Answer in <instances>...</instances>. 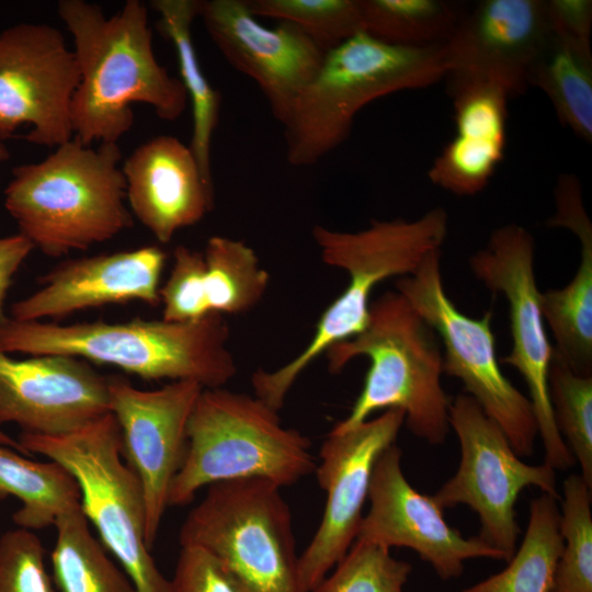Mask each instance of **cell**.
<instances>
[{
	"label": "cell",
	"instance_id": "cell-29",
	"mask_svg": "<svg viewBox=\"0 0 592 592\" xmlns=\"http://www.w3.org/2000/svg\"><path fill=\"white\" fill-rule=\"evenodd\" d=\"M360 9L363 32L408 47L444 45L462 14L443 0H360Z\"/></svg>",
	"mask_w": 592,
	"mask_h": 592
},
{
	"label": "cell",
	"instance_id": "cell-1",
	"mask_svg": "<svg viewBox=\"0 0 592 592\" xmlns=\"http://www.w3.org/2000/svg\"><path fill=\"white\" fill-rule=\"evenodd\" d=\"M57 13L73 42L80 80L71 125L83 145L117 144L134 125L133 103L149 105L163 121L182 115L186 92L156 58L144 2L128 0L106 16L96 3L60 0Z\"/></svg>",
	"mask_w": 592,
	"mask_h": 592
},
{
	"label": "cell",
	"instance_id": "cell-24",
	"mask_svg": "<svg viewBox=\"0 0 592 592\" xmlns=\"http://www.w3.org/2000/svg\"><path fill=\"white\" fill-rule=\"evenodd\" d=\"M10 496L21 502L13 522L30 531L55 525L59 516L81 508L79 486L64 466L34 462L0 445V500Z\"/></svg>",
	"mask_w": 592,
	"mask_h": 592
},
{
	"label": "cell",
	"instance_id": "cell-12",
	"mask_svg": "<svg viewBox=\"0 0 592 592\" xmlns=\"http://www.w3.org/2000/svg\"><path fill=\"white\" fill-rule=\"evenodd\" d=\"M534 257L533 236L521 225L506 224L491 232L487 244L469 259V264L487 288L502 294L508 301L513 343L502 362L514 367L527 385L545 451L544 463L555 470H566L576 459L557 430L549 400L553 345L544 327Z\"/></svg>",
	"mask_w": 592,
	"mask_h": 592
},
{
	"label": "cell",
	"instance_id": "cell-26",
	"mask_svg": "<svg viewBox=\"0 0 592 592\" xmlns=\"http://www.w3.org/2000/svg\"><path fill=\"white\" fill-rule=\"evenodd\" d=\"M54 526L50 563L57 592H138L92 535L81 508L59 516Z\"/></svg>",
	"mask_w": 592,
	"mask_h": 592
},
{
	"label": "cell",
	"instance_id": "cell-13",
	"mask_svg": "<svg viewBox=\"0 0 592 592\" xmlns=\"http://www.w3.org/2000/svg\"><path fill=\"white\" fill-rule=\"evenodd\" d=\"M80 80L61 32L20 22L0 32V139L21 137L56 148L73 137L71 102Z\"/></svg>",
	"mask_w": 592,
	"mask_h": 592
},
{
	"label": "cell",
	"instance_id": "cell-8",
	"mask_svg": "<svg viewBox=\"0 0 592 592\" xmlns=\"http://www.w3.org/2000/svg\"><path fill=\"white\" fill-rule=\"evenodd\" d=\"M18 442L29 455H44L72 475L82 514L138 592H169V579L146 545L143 488L125 462L112 412L62 435L21 432Z\"/></svg>",
	"mask_w": 592,
	"mask_h": 592
},
{
	"label": "cell",
	"instance_id": "cell-39",
	"mask_svg": "<svg viewBox=\"0 0 592 592\" xmlns=\"http://www.w3.org/2000/svg\"><path fill=\"white\" fill-rule=\"evenodd\" d=\"M34 249L31 241L21 234L0 238V322L8 317L3 306L13 276Z\"/></svg>",
	"mask_w": 592,
	"mask_h": 592
},
{
	"label": "cell",
	"instance_id": "cell-19",
	"mask_svg": "<svg viewBox=\"0 0 592 592\" xmlns=\"http://www.w3.org/2000/svg\"><path fill=\"white\" fill-rule=\"evenodd\" d=\"M109 412V377L86 361L61 354L15 360L0 350V425L54 436Z\"/></svg>",
	"mask_w": 592,
	"mask_h": 592
},
{
	"label": "cell",
	"instance_id": "cell-30",
	"mask_svg": "<svg viewBox=\"0 0 592 592\" xmlns=\"http://www.w3.org/2000/svg\"><path fill=\"white\" fill-rule=\"evenodd\" d=\"M209 312L241 314L263 297L270 281L254 250L241 240L210 237L203 252Z\"/></svg>",
	"mask_w": 592,
	"mask_h": 592
},
{
	"label": "cell",
	"instance_id": "cell-28",
	"mask_svg": "<svg viewBox=\"0 0 592 592\" xmlns=\"http://www.w3.org/2000/svg\"><path fill=\"white\" fill-rule=\"evenodd\" d=\"M549 99L559 122L578 138L592 140V55L550 41L530 75Z\"/></svg>",
	"mask_w": 592,
	"mask_h": 592
},
{
	"label": "cell",
	"instance_id": "cell-3",
	"mask_svg": "<svg viewBox=\"0 0 592 592\" xmlns=\"http://www.w3.org/2000/svg\"><path fill=\"white\" fill-rule=\"evenodd\" d=\"M121 160L117 144L92 148L73 136L45 159L13 168L4 207L19 234L58 258L130 228Z\"/></svg>",
	"mask_w": 592,
	"mask_h": 592
},
{
	"label": "cell",
	"instance_id": "cell-38",
	"mask_svg": "<svg viewBox=\"0 0 592 592\" xmlns=\"http://www.w3.org/2000/svg\"><path fill=\"white\" fill-rule=\"evenodd\" d=\"M545 11L554 39L591 54L592 1L545 0Z\"/></svg>",
	"mask_w": 592,
	"mask_h": 592
},
{
	"label": "cell",
	"instance_id": "cell-2",
	"mask_svg": "<svg viewBox=\"0 0 592 592\" xmlns=\"http://www.w3.org/2000/svg\"><path fill=\"white\" fill-rule=\"evenodd\" d=\"M224 315L174 322L135 318L123 322H0V350L27 355L61 354L117 367L145 380H191L224 387L237 374Z\"/></svg>",
	"mask_w": 592,
	"mask_h": 592
},
{
	"label": "cell",
	"instance_id": "cell-9",
	"mask_svg": "<svg viewBox=\"0 0 592 592\" xmlns=\"http://www.w3.org/2000/svg\"><path fill=\"white\" fill-rule=\"evenodd\" d=\"M181 546L215 556L246 592H306L299 581L292 513L264 479L213 483L186 515Z\"/></svg>",
	"mask_w": 592,
	"mask_h": 592
},
{
	"label": "cell",
	"instance_id": "cell-11",
	"mask_svg": "<svg viewBox=\"0 0 592 592\" xmlns=\"http://www.w3.org/2000/svg\"><path fill=\"white\" fill-rule=\"evenodd\" d=\"M449 425L459 440L460 463L432 497L442 510L465 504L475 511L479 539L508 562L521 533L514 509L519 494L537 487L559 499L555 469L523 462L499 425L466 394L451 401Z\"/></svg>",
	"mask_w": 592,
	"mask_h": 592
},
{
	"label": "cell",
	"instance_id": "cell-35",
	"mask_svg": "<svg viewBox=\"0 0 592 592\" xmlns=\"http://www.w3.org/2000/svg\"><path fill=\"white\" fill-rule=\"evenodd\" d=\"M45 548L32 531L0 536V592H57L45 565Z\"/></svg>",
	"mask_w": 592,
	"mask_h": 592
},
{
	"label": "cell",
	"instance_id": "cell-15",
	"mask_svg": "<svg viewBox=\"0 0 592 592\" xmlns=\"http://www.w3.org/2000/svg\"><path fill=\"white\" fill-rule=\"evenodd\" d=\"M403 423L401 410L388 409L345 432H330L322 443L314 474L327 496L325 512L298 557L306 592L316 589L355 542L375 462L396 442Z\"/></svg>",
	"mask_w": 592,
	"mask_h": 592
},
{
	"label": "cell",
	"instance_id": "cell-32",
	"mask_svg": "<svg viewBox=\"0 0 592 592\" xmlns=\"http://www.w3.org/2000/svg\"><path fill=\"white\" fill-rule=\"evenodd\" d=\"M548 392L557 430L592 489V376L574 373L553 353Z\"/></svg>",
	"mask_w": 592,
	"mask_h": 592
},
{
	"label": "cell",
	"instance_id": "cell-18",
	"mask_svg": "<svg viewBox=\"0 0 592 592\" xmlns=\"http://www.w3.org/2000/svg\"><path fill=\"white\" fill-rule=\"evenodd\" d=\"M198 18L224 58L258 84L283 124L326 53L294 24L262 25L246 0H202Z\"/></svg>",
	"mask_w": 592,
	"mask_h": 592
},
{
	"label": "cell",
	"instance_id": "cell-31",
	"mask_svg": "<svg viewBox=\"0 0 592 592\" xmlns=\"http://www.w3.org/2000/svg\"><path fill=\"white\" fill-rule=\"evenodd\" d=\"M591 490L580 474L563 481L559 511L562 550L551 592H592Z\"/></svg>",
	"mask_w": 592,
	"mask_h": 592
},
{
	"label": "cell",
	"instance_id": "cell-22",
	"mask_svg": "<svg viewBox=\"0 0 592 592\" xmlns=\"http://www.w3.org/2000/svg\"><path fill=\"white\" fill-rule=\"evenodd\" d=\"M554 196L556 210L547 226L578 238L580 264L565 287L540 293V310L555 339L553 353L574 373L592 376V224L574 174L559 177Z\"/></svg>",
	"mask_w": 592,
	"mask_h": 592
},
{
	"label": "cell",
	"instance_id": "cell-27",
	"mask_svg": "<svg viewBox=\"0 0 592 592\" xmlns=\"http://www.w3.org/2000/svg\"><path fill=\"white\" fill-rule=\"evenodd\" d=\"M455 135L428 171L430 181L455 195L481 192L503 160L506 125L478 118H457Z\"/></svg>",
	"mask_w": 592,
	"mask_h": 592
},
{
	"label": "cell",
	"instance_id": "cell-23",
	"mask_svg": "<svg viewBox=\"0 0 592 592\" xmlns=\"http://www.w3.org/2000/svg\"><path fill=\"white\" fill-rule=\"evenodd\" d=\"M202 0H152L158 13L157 29L174 47L180 81L192 105L193 127L190 148L205 182L214 187L210 147L218 125L220 94L202 70L192 36V25L200 16Z\"/></svg>",
	"mask_w": 592,
	"mask_h": 592
},
{
	"label": "cell",
	"instance_id": "cell-10",
	"mask_svg": "<svg viewBox=\"0 0 592 592\" xmlns=\"http://www.w3.org/2000/svg\"><path fill=\"white\" fill-rule=\"evenodd\" d=\"M396 287L441 338L443 373L463 383L466 395L499 425L519 457L532 456L538 435L536 419L530 399L500 368L492 311L476 319L455 307L444 289L441 250L430 252Z\"/></svg>",
	"mask_w": 592,
	"mask_h": 592
},
{
	"label": "cell",
	"instance_id": "cell-36",
	"mask_svg": "<svg viewBox=\"0 0 592 592\" xmlns=\"http://www.w3.org/2000/svg\"><path fill=\"white\" fill-rule=\"evenodd\" d=\"M204 274L203 253L177 246L170 275L159 291L162 319L185 322L210 314L205 297Z\"/></svg>",
	"mask_w": 592,
	"mask_h": 592
},
{
	"label": "cell",
	"instance_id": "cell-17",
	"mask_svg": "<svg viewBox=\"0 0 592 592\" xmlns=\"http://www.w3.org/2000/svg\"><path fill=\"white\" fill-rule=\"evenodd\" d=\"M545 1L482 0L462 13L444 44L449 86L486 83L509 96L524 93L548 45Z\"/></svg>",
	"mask_w": 592,
	"mask_h": 592
},
{
	"label": "cell",
	"instance_id": "cell-33",
	"mask_svg": "<svg viewBox=\"0 0 592 592\" xmlns=\"http://www.w3.org/2000/svg\"><path fill=\"white\" fill-rule=\"evenodd\" d=\"M255 18L299 27L325 53L362 31L360 0H246Z\"/></svg>",
	"mask_w": 592,
	"mask_h": 592
},
{
	"label": "cell",
	"instance_id": "cell-4",
	"mask_svg": "<svg viewBox=\"0 0 592 592\" xmlns=\"http://www.w3.org/2000/svg\"><path fill=\"white\" fill-rule=\"evenodd\" d=\"M326 355L331 373L357 356L371 361L350 413L330 432H345L375 411L399 409L417 437L431 445L445 442L452 400L441 384L443 352L434 329L399 292H386L372 303L363 331L332 345Z\"/></svg>",
	"mask_w": 592,
	"mask_h": 592
},
{
	"label": "cell",
	"instance_id": "cell-20",
	"mask_svg": "<svg viewBox=\"0 0 592 592\" xmlns=\"http://www.w3.org/2000/svg\"><path fill=\"white\" fill-rule=\"evenodd\" d=\"M166 261L158 246L64 261L39 278L36 292L12 304L10 318L42 321L135 300L157 306Z\"/></svg>",
	"mask_w": 592,
	"mask_h": 592
},
{
	"label": "cell",
	"instance_id": "cell-41",
	"mask_svg": "<svg viewBox=\"0 0 592 592\" xmlns=\"http://www.w3.org/2000/svg\"><path fill=\"white\" fill-rule=\"evenodd\" d=\"M10 157V151L3 140L0 139V164L4 163Z\"/></svg>",
	"mask_w": 592,
	"mask_h": 592
},
{
	"label": "cell",
	"instance_id": "cell-40",
	"mask_svg": "<svg viewBox=\"0 0 592 592\" xmlns=\"http://www.w3.org/2000/svg\"><path fill=\"white\" fill-rule=\"evenodd\" d=\"M0 445L13 448L25 456L29 455L27 452L18 442V440H14L13 437L4 433L1 429H0Z\"/></svg>",
	"mask_w": 592,
	"mask_h": 592
},
{
	"label": "cell",
	"instance_id": "cell-25",
	"mask_svg": "<svg viewBox=\"0 0 592 592\" xmlns=\"http://www.w3.org/2000/svg\"><path fill=\"white\" fill-rule=\"evenodd\" d=\"M557 500L547 493L533 499L526 533L508 566L460 592H551L562 550Z\"/></svg>",
	"mask_w": 592,
	"mask_h": 592
},
{
	"label": "cell",
	"instance_id": "cell-5",
	"mask_svg": "<svg viewBox=\"0 0 592 592\" xmlns=\"http://www.w3.org/2000/svg\"><path fill=\"white\" fill-rule=\"evenodd\" d=\"M448 232V215L434 207L414 220H374L360 231L315 226L312 237L322 261L345 271L349 284L323 311L306 348L285 365L252 374L254 396L276 411L304 369L332 345L366 327L371 295L380 282L413 274L424 258L441 250Z\"/></svg>",
	"mask_w": 592,
	"mask_h": 592
},
{
	"label": "cell",
	"instance_id": "cell-7",
	"mask_svg": "<svg viewBox=\"0 0 592 592\" xmlns=\"http://www.w3.org/2000/svg\"><path fill=\"white\" fill-rule=\"evenodd\" d=\"M186 434V456L171 483L169 506L189 504L213 483L255 478L282 488L316 469L310 441L285 428L278 411L254 395L204 388Z\"/></svg>",
	"mask_w": 592,
	"mask_h": 592
},
{
	"label": "cell",
	"instance_id": "cell-37",
	"mask_svg": "<svg viewBox=\"0 0 592 592\" xmlns=\"http://www.w3.org/2000/svg\"><path fill=\"white\" fill-rule=\"evenodd\" d=\"M169 592H246L215 556L197 546H181Z\"/></svg>",
	"mask_w": 592,
	"mask_h": 592
},
{
	"label": "cell",
	"instance_id": "cell-16",
	"mask_svg": "<svg viewBox=\"0 0 592 592\" xmlns=\"http://www.w3.org/2000/svg\"><path fill=\"white\" fill-rule=\"evenodd\" d=\"M402 452L396 443L380 453L373 467L368 512L355 540L407 547L428 562L442 580L457 579L473 558L503 560L478 536L466 538L446 523L432 496L414 489L401 468Z\"/></svg>",
	"mask_w": 592,
	"mask_h": 592
},
{
	"label": "cell",
	"instance_id": "cell-6",
	"mask_svg": "<svg viewBox=\"0 0 592 592\" xmlns=\"http://www.w3.org/2000/svg\"><path fill=\"white\" fill-rule=\"evenodd\" d=\"M447 72L444 45L408 47L365 32L353 35L325 54L282 124L287 162L316 164L350 136L365 105L398 91L430 87Z\"/></svg>",
	"mask_w": 592,
	"mask_h": 592
},
{
	"label": "cell",
	"instance_id": "cell-14",
	"mask_svg": "<svg viewBox=\"0 0 592 592\" xmlns=\"http://www.w3.org/2000/svg\"><path fill=\"white\" fill-rule=\"evenodd\" d=\"M204 388L191 380L144 390L122 376L109 377L110 411L122 453L138 477L145 501V540L151 550L167 510L171 483L187 451V423Z\"/></svg>",
	"mask_w": 592,
	"mask_h": 592
},
{
	"label": "cell",
	"instance_id": "cell-21",
	"mask_svg": "<svg viewBox=\"0 0 592 592\" xmlns=\"http://www.w3.org/2000/svg\"><path fill=\"white\" fill-rule=\"evenodd\" d=\"M126 202L132 215L161 243L201 221L215 205L190 148L172 135L138 146L123 162Z\"/></svg>",
	"mask_w": 592,
	"mask_h": 592
},
{
	"label": "cell",
	"instance_id": "cell-34",
	"mask_svg": "<svg viewBox=\"0 0 592 592\" xmlns=\"http://www.w3.org/2000/svg\"><path fill=\"white\" fill-rule=\"evenodd\" d=\"M412 571L390 549L355 540L344 557L311 592H403Z\"/></svg>",
	"mask_w": 592,
	"mask_h": 592
}]
</instances>
